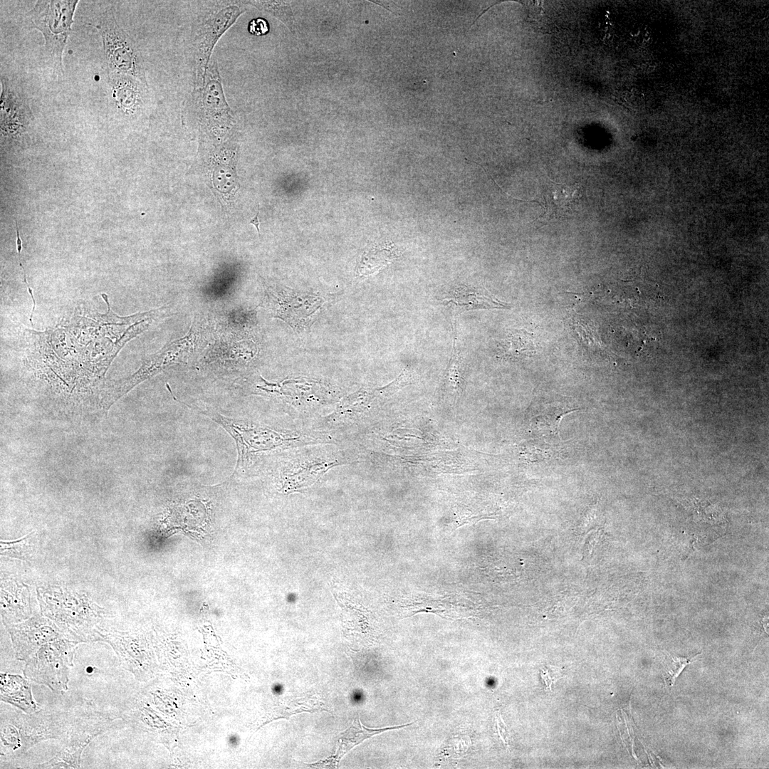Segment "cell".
Returning <instances> with one entry per match:
<instances>
[{"mask_svg":"<svg viewBox=\"0 0 769 769\" xmlns=\"http://www.w3.org/2000/svg\"><path fill=\"white\" fill-rule=\"evenodd\" d=\"M100 33L110 73L130 75L147 86L141 53L134 41L119 25L114 14H103L91 24Z\"/></svg>","mask_w":769,"mask_h":769,"instance_id":"cell-4","label":"cell"},{"mask_svg":"<svg viewBox=\"0 0 769 769\" xmlns=\"http://www.w3.org/2000/svg\"><path fill=\"white\" fill-rule=\"evenodd\" d=\"M2 92L1 95V133L5 135H15L21 133L26 127L28 115L30 111L26 101L9 84L1 79Z\"/></svg>","mask_w":769,"mask_h":769,"instance_id":"cell-14","label":"cell"},{"mask_svg":"<svg viewBox=\"0 0 769 769\" xmlns=\"http://www.w3.org/2000/svg\"><path fill=\"white\" fill-rule=\"evenodd\" d=\"M236 738L235 737L230 738V743L231 744H235L236 743Z\"/></svg>","mask_w":769,"mask_h":769,"instance_id":"cell-24","label":"cell"},{"mask_svg":"<svg viewBox=\"0 0 769 769\" xmlns=\"http://www.w3.org/2000/svg\"><path fill=\"white\" fill-rule=\"evenodd\" d=\"M454 319L465 311L477 309L509 308L510 304L501 301L486 288L465 285L451 288L440 300Z\"/></svg>","mask_w":769,"mask_h":769,"instance_id":"cell-10","label":"cell"},{"mask_svg":"<svg viewBox=\"0 0 769 769\" xmlns=\"http://www.w3.org/2000/svg\"><path fill=\"white\" fill-rule=\"evenodd\" d=\"M540 672L546 688L550 690H551L553 684L563 676L562 669L551 665H543L540 668Z\"/></svg>","mask_w":769,"mask_h":769,"instance_id":"cell-21","label":"cell"},{"mask_svg":"<svg viewBox=\"0 0 769 769\" xmlns=\"http://www.w3.org/2000/svg\"><path fill=\"white\" fill-rule=\"evenodd\" d=\"M249 32L255 36L266 34L269 31L268 22L264 19H253L249 25Z\"/></svg>","mask_w":769,"mask_h":769,"instance_id":"cell-22","label":"cell"},{"mask_svg":"<svg viewBox=\"0 0 769 769\" xmlns=\"http://www.w3.org/2000/svg\"><path fill=\"white\" fill-rule=\"evenodd\" d=\"M413 723L396 726L391 727H385L382 728H368L364 726L360 718L355 720L352 726L344 732L341 733L337 738L336 744L335 747L334 753L328 758L320 760L318 762L308 764L311 768H334L337 767L338 763L341 758L353 747L360 744L365 739L372 737L376 734L384 732L389 730L398 729L404 726L412 725Z\"/></svg>","mask_w":769,"mask_h":769,"instance_id":"cell-13","label":"cell"},{"mask_svg":"<svg viewBox=\"0 0 769 769\" xmlns=\"http://www.w3.org/2000/svg\"><path fill=\"white\" fill-rule=\"evenodd\" d=\"M16 659L25 661L43 644L63 637L49 620L34 617L23 622L6 626Z\"/></svg>","mask_w":769,"mask_h":769,"instance_id":"cell-9","label":"cell"},{"mask_svg":"<svg viewBox=\"0 0 769 769\" xmlns=\"http://www.w3.org/2000/svg\"><path fill=\"white\" fill-rule=\"evenodd\" d=\"M413 380L412 372L409 369H405L392 382L379 389V393L385 396L392 395L402 387L410 384Z\"/></svg>","mask_w":769,"mask_h":769,"instance_id":"cell-20","label":"cell"},{"mask_svg":"<svg viewBox=\"0 0 769 769\" xmlns=\"http://www.w3.org/2000/svg\"><path fill=\"white\" fill-rule=\"evenodd\" d=\"M193 98L196 112L204 128L214 131L232 127L233 111L224 95L216 58L211 60L205 84L201 88L194 89Z\"/></svg>","mask_w":769,"mask_h":769,"instance_id":"cell-6","label":"cell"},{"mask_svg":"<svg viewBox=\"0 0 769 769\" xmlns=\"http://www.w3.org/2000/svg\"><path fill=\"white\" fill-rule=\"evenodd\" d=\"M0 697L1 701L27 714L41 708L33 696L29 679L19 674L1 673Z\"/></svg>","mask_w":769,"mask_h":769,"instance_id":"cell-15","label":"cell"},{"mask_svg":"<svg viewBox=\"0 0 769 769\" xmlns=\"http://www.w3.org/2000/svg\"><path fill=\"white\" fill-rule=\"evenodd\" d=\"M397 256V254L392 246L388 244L375 246L362 254L357 267L358 273L362 276L375 273L387 266Z\"/></svg>","mask_w":769,"mask_h":769,"instance_id":"cell-16","label":"cell"},{"mask_svg":"<svg viewBox=\"0 0 769 769\" xmlns=\"http://www.w3.org/2000/svg\"><path fill=\"white\" fill-rule=\"evenodd\" d=\"M461 358L455 337L451 358L445 373L444 391L449 397L456 399L461 391Z\"/></svg>","mask_w":769,"mask_h":769,"instance_id":"cell-17","label":"cell"},{"mask_svg":"<svg viewBox=\"0 0 769 769\" xmlns=\"http://www.w3.org/2000/svg\"><path fill=\"white\" fill-rule=\"evenodd\" d=\"M699 655L697 654L693 657L686 658L674 656L668 654L665 661L664 674L663 675L666 686L672 687L676 682V679L684 668L696 660Z\"/></svg>","mask_w":769,"mask_h":769,"instance_id":"cell-19","label":"cell"},{"mask_svg":"<svg viewBox=\"0 0 769 769\" xmlns=\"http://www.w3.org/2000/svg\"><path fill=\"white\" fill-rule=\"evenodd\" d=\"M580 186L558 184L549 179V183L542 191L543 202L538 203L544 209L538 219L566 218L573 212V206L578 199Z\"/></svg>","mask_w":769,"mask_h":769,"instance_id":"cell-12","label":"cell"},{"mask_svg":"<svg viewBox=\"0 0 769 769\" xmlns=\"http://www.w3.org/2000/svg\"><path fill=\"white\" fill-rule=\"evenodd\" d=\"M323 301L320 297L296 294L286 287L270 285L266 287L263 303L273 317L298 330L311 325L312 318Z\"/></svg>","mask_w":769,"mask_h":769,"instance_id":"cell-8","label":"cell"},{"mask_svg":"<svg viewBox=\"0 0 769 769\" xmlns=\"http://www.w3.org/2000/svg\"><path fill=\"white\" fill-rule=\"evenodd\" d=\"M245 11L239 4L228 5L209 14L203 21L196 36L194 89L201 88L206 81L213 50L223 34Z\"/></svg>","mask_w":769,"mask_h":769,"instance_id":"cell-7","label":"cell"},{"mask_svg":"<svg viewBox=\"0 0 769 769\" xmlns=\"http://www.w3.org/2000/svg\"><path fill=\"white\" fill-rule=\"evenodd\" d=\"M111 97L118 112L133 117L145 109L147 86L139 80L122 73H110Z\"/></svg>","mask_w":769,"mask_h":769,"instance_id":"cell-11","label":"cell"},{"mask_svg":"<svg viewBox=\"0 0 769 769\" xmlns=\"http://www.w3.org/2000/svg\"><path fill=\"white\" fill-rule=\"evenodd\" d=\"M78 1H38L27 14L31 26L45 39L44 53L58 73L63 72V52L71 31Z\"/></svg>","mask_w":769,"mask_h":769,"instance_id":"cell-2","label":"cell"},{"mask_svg":"<svg viewBox=\"0 0 769 769\" xmlns=\"http://www.w3.org/2000/svg\"><path fill=\"white\" fill-rule=\"evenodd\" d=\"M243 3L252 5L258 9L271 14L288 26L289 29H292L293 19L290 4L288 2L281 1H243Z\"/></svg>","mask_w":769,"mask_h":769,"instance_id":"cell-18","label":"cell"},{"mask_svg":"<svg viewBox=\"0 0 769 769\" xmlns=\"http://www.w3.org/2000/svg\"><path fill=\"white\" fill-rule=\"evenodd\" d=\"M112 711L94 709L77 723L62 739L55 755L36 765V768H80L81 755L87 746L98 736L110 730L116 719Z\"/></svg>","mask_w":769,"mask_h":769,"instance_id":"cell-5","label":"cell"},{"mask_svg":"<svg viewBox=\"0 0 769 769\" xmlns=\"http://www.w3.org/2000/svg\"><path fill=\"white\" fill-rule=\"evenodd\" d=\"M258 214H259V209L258 210V212H257L256 215L250 220L249 224H251L255 226V227L257 229V231H258V234L260 235V230H259L260 222H259V220H258Z\"/></svg>","mask_w":769,"mask_h":769,"instance_id":"cell-23","label":"cell"},{"mask_svg":"<svg viewBox=\"0 0 769 769\" xmlns=\"http://www.w3.org/2000/svg\"><path fill=\"white\" fill-rule=\"evenodd\" d=\"M77 644L62 637L43 644L24 661V676L53 693L64 694L68 690Z\"/></svg>","mask_w":769,"mask_h":769,"instance_id":"cell-3","label":"cell"},{"mask_svg":"<svg viewBox=\"0 0 769 769\" xmlns=\"http://www.w3.org/2000/svg\"><path fill=\"white\" fill-rule=\"evenodd\" d=\"M95 709L92 703L51 706L27 714L1 712V755H19L39 742L61 740Z\"/></svg>","mask_w":769,"mask_h":769,"instance_id":"cell-1","label":"cell"}]
</instances>
